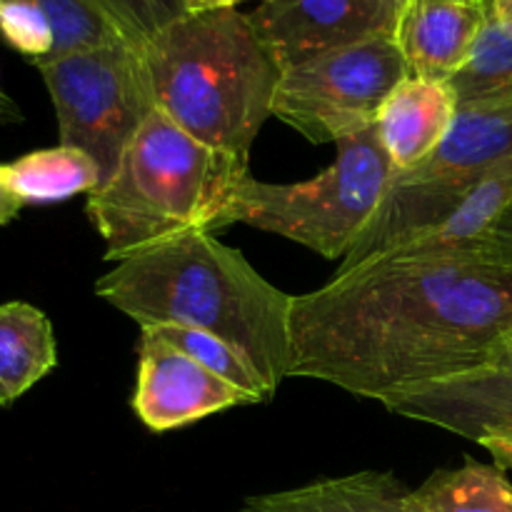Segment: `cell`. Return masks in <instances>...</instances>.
Returning <instances> with one entry per match:
<instances>
[{
    "mask_svg": "<svg viewBox=\"0 0 512 512\" xmlns=\"http://www.w3.org/2000/svg\"><path fill=\"white\" fill-rule=\"evenodd\" d=\"M510 330V260L483 248L383 255L295 295L290 378L380 400L490 363Z\"/></svg>",
    "mask_w": 512,
    "mask_h": 512,
    "instance_id": "6da1fadb",
    "label": "cell"
},
{
    "mask_svg": "<svg viewBox=\"0 0 512 512\" xmlns=\"http://www.w3.org/2000/svg\"><path fill=\"white\" fill-rule=\"evenodd\" d=\"M95 295L143 325L205 330L243 350L275 398L293 365V298L210 230H188L115 260Z\"/></svg>",
    "mask_w": 512,
    "mask_h": 512,
    "instance_id": "7a4b0ae2",
    "label": "cell"
},
{
    "mask_svg": "<svg viewBox=\"0 0 512 512\" xmlns=\"http://www.w3.org/2000/svg\"><path fill=\"white\" fill-rule=\"evenodd\" d=\"M155 108L190 138L248 173L250 148L273 118L280 68L238 8L185 13L140 45Z\"/></svg>",
    "mask_w": 512,
    "mask_h": 512,
    "instance_id": "3957f363",
    "label": "cell"
},
{
    "mask_svg": "<svg viewBox=\"0 0 512 512\" xmlns=\"http://www.w3.org/2000/svg\"><path fill=\"white\" fill-rule=\"evenodd\" d=\"M245 175L155 110L85 210L108 245L105 260H120L188 230H223L230 195Z\"/></svg>",
    "mask_w": 512,
    "mask_h": 512,
    "instance_id": "277c9868",
    "label": "cell"
},
{
    "mask_svg": "<svg viewBox=\"0 0 512 512\" xmlns=\"http://www.w3.org/2000/svg\"><path fill=\"white\" fill-rule=\"evenodd\" d=\"M335 148L333 163L303 183H263L245 175L230 195L223 228L250 225L343 263L393 185L395 168L378 125L338 140Z\"/></svg>",
    "mask_w": 512,
    "mask_h": 512,
    "instance_id": "5b68a950",
    "label": "cell"
},
{
    "mask_svg": "<svg viewBox=\"0 0 512 512\" xmlns=\"http://www.w3.org/2000/svg\"><path fill=\"white\" fill-rule=\"evenodd\" d=\"M35 68L53 100L60 145L88 153L105 183L135 133L158 110L140 45L118 40Z\"/></svg>",
    "mask_w": 512,
    "mask_h": 512,
    "instance_id": "8992f818",
    "label": "cell"
},
{
    "mask_svg": "<svg viewBox=\"0 0 512 512\" xmlns=\"http://www.w3.org/2000/svg\"><path fill=\"white\" fill-rule=\"evenodd\" d=\"M410 75L393 35L333 50L280 75L273 118L310 143H338L378 123L395 85Z\"/></svg>",
    "mask_w": 512,
    "mask_h": 512,
    "instance_id": "52a82bcc",
    "label": "cell"
},
{
    "mask_svg": "<svg viewBox=\"0 0 512 512\" xmlns=\"http://www.w3.org/2000/svg\"><path fill=\"white\" fill-rule=\"evenodd\" d=\"M398 18L390 0H263L248 13L280 73L348 45L395 38Z\"/></svg>",
    "mask_w": 512,
    "mask_h": 512,
    "instance_id": "ba28073f",
    "label": "cell"
},
{
    "mask_svg": "<svg viewBox=\"0 0 512 512\" xmlns=\"http://www.w3.org/2000/svg\"><path fill=\"white\" fill-rule=\"evenodd\" d=\"M235 405L253 403L243 390L210 373L153 330L140 328L133 410L145 428L168 433Z\"/></svg>",
    "mask_w": 512,
    "mask_h": 512,
    "instance_id": "9c48e42d",
    "label": "cell"
},
{
    "mask_svg": "<svg viewBox=\"0 0 512 512\" xmlns=\"http://www.w3.org/2000/svg\"><path fill=\"white\" fill-rule=\"evenodd\" d=\"M378 403L398 418L435 425L475 443L488 430H512V370L485 363L398 388Z\"/></svg>",
    "mask_w": 512,
    "mask_h": 512,
    "instance_id": "30bf717a",
    "label": "cell"
},
{
    "mask_svg": "<svg viewBox=\"0 0 512 512\" xmlns=\"http://www.w3.org/2000/svg\"><path fill=\"white\" fill-rule=\"evenodd\" d=\"M490 20V0H410L400 10L395 43L410 75L448 80L468 63Z\"/></svg>",
    "mask_w": 512,
    "mask_h": 512,
    "instance_id": "8fae6325",
    "label": "cell"
},
{
    "mask_svg": "<svg viewBox=\"0 0 512 512\" xmlns=\"http://www.w3.org/2000/svg\"><path fill=\"white\" fill-rule=\"evenodd\" d=\"M512 158V110L498 105L458 108L443 143L410 173H395L400 183H448L473 188L490 170Z\"/></svg>",
    "mask_w": 512,
    "mask_h": 512,
    "instance_id": "7c38bea8",
    "label": "cell"
},
{
    "mask_svg": "<svg viewBox=\"0 0 512 512\" xmlns=\"http://www.w3.org/2000/svg\"><path fill=\"white\" fill-rule=\"evenodd\" d=\"M458 103L448 80L408 75L388 95L378 115V135L395 173H410L445 140Z\"/></svg>",
    "mask_w": 512,
    "mask_h": 512,
    "instance_id": "4fadbf2b",
    "label": "cell"
},
{
    "mask_svg": "<svg viewBox=\"0 0 512 512\" xmlns=\"http://www.w3.org/2000/svg\"><path fill=\"white\" fill-rule=\"evenodd\" d=\"M243 512H423L390 473H355L345 478L315 480L280 493L255 495Z\"/></svg>",
    "mask_w": 512,
    "mask_h": 512,
    "instance_id": "5bb4252c",
    "label": "cell"
},
{
    "mask_svg": "<svg viewBox=\"0 0 512 512\" xmlns=\"http://www.w3.org/2000/svg\"><path fill=\"white\" fill-rule=\"evenodd\" d=\"M58 365L48 315L23 300L0 305V408H10Z\"/></svg>",
    "mask_w": 512,
    "mask_h": 512,
    "instance_id": "9a60e30c",
    "label": "cell"
},
{
    "mask_svg": "<svg viewBox=\"0 0 512 512\" xmlns=\"http://www.w3.org/2000/svg\"><path fill=\"white\" fill-rule=\"evenodd\" d=\"M10 190L25 203H63L73 195H90L100 188L103 175L88 153L68 145L33 150L13 163H3Z\"/></svg>",
    "mask_w": 512,
    "mask_h": 512,
    "instance_id": "2e32d148",
    "label": "cell"
},
{
    "mask_svg": "<svg viewBox=\"0 0 512 512\" xmlns=\"http://www.w3.org/2000/svg\"><path fill=\"white\" fill-rule=\"evenodd\" d=\"M413 500L423 512H512V485L503 468L468 458L460 468L435 470Z\"/></svg>",
    "mask_w": 512,
    "mask_h": 512,
    "instance_id": "e0dca14e",
    "label": "cell"
},
{
    "mask_svg": "<svg viewBox=\"0 0 512 512\" xmlns=\"http://www.w3.org/2000/svg\"><path fill=\"white\" fill-rule=\"evenodd\" d=\"M458 108L500 105L512 110V30L490 13L468 63L448 78Z\"/></svg>",
    "mask_w": 512,
    "mask_h": 512,
    "instance_id": "ac0fdd59",
    "label": "cell"
},
{
    "mask_svg": "<svg viewBox=\"0 0 512 512\" xmlns=\"http://www.w3.org/2000/svg\"><path fill=\"white\" fill-rule=\"evenodd\" d=\"M143 328L153 330L165 343L175 345L185 355H190L195 363L208 368L210 373H215L218 378L228 380L230 385L243 390L253 405L268 403L273 398L253 360L243 350L235 348L233 343H228V340L218 338L213 333H205V330L183 328V325H143Z\"/></svg>",
    "mask_w": 512,
    "mask_h": 512,
    "instance_id": "d6986e66",
    "label": "cell"
},
{
    "mask_svg": "<svg viewBox=\"0 0 512 512\" xmlns=\"http://www.w3.org/2000/svg\"><path fill=\"white\" fill-rule=\"evenodd\" d=\"M55 30V58L128 40L98 0H33ZM48 63V60H45Z\"/></svg>",
    "mask_w": 512,
    "mask_h": 512,
    "instance_id": "ffe728a7",
    "label": "cell"
},
{
    "mask_svg": "<svg viewBox=\"0 0 512 512\" xmlns=\"http://www.w3.org/2000/svg\"><path fill=\"white\" fill-rule=\"evenodd\" d=\"M125 38L145 45L188 13V0H98Z\"/></svg>",
    "mask_w": 512,
    "mask_h": 512,
    "instance_id": "44dd1931",
    "label": "cell"
},
{
    "mask_svg": "<svg viewBox=\"0 0 512 512\" xmlns=\"http://www.w3.org/2000/svg\"><path fill=\"white\" fill-rule=\"evenodd\" d=\"M475 248L488 250V253L498 255V258H505L512 263V203L510 208L500 215L498 223L490 228V233L485 235L483 243L475 245Z\"/></svg>",
    "mask_w": 512,
    "mask_h": 512,
    "instance_id": "7402d4cb",
    "label": "cell"
},
{
    "mask_svg": "<svg viewBox=\"0 0 512 512\" xmlns=\"http://www.w3.org/2000/svg\"><path fill=\"white\" fill-rule=\"evenodd\" d=\"M475 443L493 455L498 468L512 470V430H488Z\"/></svg>",
    "mask_w": 512,
    "mask_h": 512,
    "instance_id": "603a6c76",
    "label": "cell"
},
{
    "mask_svg": "<svg viewBox=\"0 0 512 512\" xmlns=\"http://www.w3.org/2000/svg\"><path fill=\"white\" fill-rule=\"evenodd\" d=\"M20 210H23V200L10 190L8 180H5V168L0 163V225L13 223Z\"/></svg>",
    "mask_w": 512,
    "mask_h": 512,
    "instance_id": "cb8c5ba5",
    "label": "cell"
},
{
    "mask_svg": "<svg viewBox=\"0 0 512 512\" xmlns=\"http://www.w3.org/2000/svg\"><path fill=\"white\" fill-rule=\"evenodd\" d=\"M490 363L500 365V368L512 370V330L508 335H505L503 340H500L498 345H495L493 355H490Z\"/></svg>",
    "mask_w": 512,
    "mask_h": 512,
    "instance_id": "d4e9b609",
    "label": "cell"
},
{
    "mask_svg": "<svg viewBox=\"0 0 512 512\" xmlns=\"http://www.w3.org/2000/svg\"><path fill=\"white\" fill-rule=\"evenodd\" d=\"M250 3V0H188V13H198V10H213V8H238V5ZM263 3V0H258Z\"/></svg>",
    "mask_w": 512,
    "mask_h": 512,
    "instance_id": "484cf974",
    "label": "cell"
},
{
    "mask_svg": "<svg viewBox=\"0 0 512 512\" xmlns=\"http://www.w3.org/2000/svg\"><path fill=\"white\" fill-rule=\"evenodd\" d=\"M490 13L503 28L512 30V0H490Z\"/></svg>",
    "mask_w": 512,
    "mask_h": 512,
    "instance_id": "4316f807",
    "label": "cell"
},
{
    "mask_svg": "<svg viewBox=\"0 0 512 512\" xmlns=\"http://www.w3.org/2000/svg\"><path fill=\"white\" fill-rule=\"evenodd\" d=\"M18 120H20V108L13 103V98L0 88V123H18Z\"/></svg>",
    "mask_w": 512,
    "mask_h": 512,
    "instance_id": "83f0119b",
    "label": "cell"
},
{
    "mask_svg": "<svg viewBox=\"0 0 512 512\" xmlns=\"http://www.w3.org/2000/svg\"><path fill=\"white\" fill-rule=\"evenodd\" d=\"M390 3H393V5H395V8H398V10H403V8H405V5H408V3H410V0H390Z\"/></svg>",
    "mask_w": 512,
    "mask_h": 512,
    "instance_id": "f1b7e54d",
    "label": "cell"
}]
</instances>
